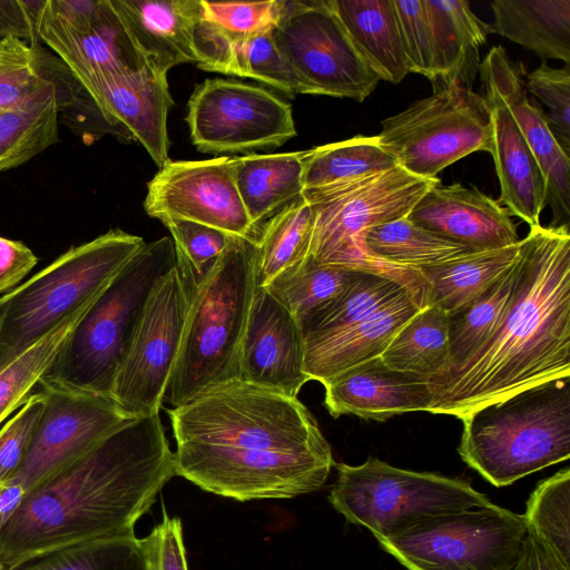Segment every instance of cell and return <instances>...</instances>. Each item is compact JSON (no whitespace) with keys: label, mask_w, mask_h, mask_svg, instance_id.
<instances>
[{"label":"cell","mask_w":570,"mask_h":570,"mask_svg":"<svg viewBox=\"0 0 570 570\" xmlns=\"http://www.w3.org/2000/svg\"><path fill=\"white\" fill-rule=\"evenodd\" d=\"M176 475L237 501L291 499L323 487L335 464L297 399L234 379L167 410Z\"/></svg>","instance_id":"obj_1"},{"label":"cell","mask_w":570,"mask_h":570,"mask_svg":"<svg viewBox=\"0 0 570 570\" xmlns=\"http://www.w3.org/2000/svg\"><path fill=\"white\" fill-rule=\"evenodd\" d=\"M176 475L159 414L130 419L30 490L0 530V567L97 539L134 533Z\"/></svg>","instance_id":"obj_2"},{"label":"cell","mask_w":570,"mask_h":570,"mask_svg":"<svg viewBox=\"0 0 570 570\" xmlns=\"http://www.w3.org/2000/svg\"><path fill=\"white\" fill-rule=\"evenodd\" d=\"M570 376L569 225L530 227L505 311L463 365L426 381L429 413L463 419L534 385Z\"/></svg>","instance_id":"obj_3"},{"label":"cell","mask_w":570,"mask_h":570,"mask_svg":"<svg viewBox=\"0 0 570 570\" xmlns=\"http://www.w3.org/2000/svg\"><path fill=\"white\" fill-rule=\"evenodd\" d=\"M256 238L233 236L191 288L179 352L166 396L173 407L237 379L240 342L256 291Z\"/></svg>","instance_id":"obj_4"},{"label":"cell","mask_w":570,"mask_h":570,"mask_svg":"<svg viewBox=\"0 0 570 570\" xmlns=\"http://www.w3.org/2000/svg\"><path fill=\"white\" fill-rule=\"evenodd\" d=\"M458 452L495 487L570 456V376L482 406L463 419Z\"/></svg>","instance_id":"obj_5"},{"label":"cell","mask_w":570,"mask_h":570,"mask_svg":"<svg viewBox=\"0 0 570 570\" xmlns=\"http://www.w3.org/2000/svg\"><path fill=\"white\" fill-rule=\"evenodd\" d=\"M176 265L170 236L145 243L99 293L42 379L110 396L145 305Z\"/></svg>","instance_id":"obj_6"},{"label":"cell","mask_w":570,"mask_h":570,"mask_svg":"<svg viewBox=\"0 0 570 570\" xmlns=\"http://www.w3.org/2000/svg\"><path fill=\"white\" fill-rule=\"evenodd\" d=\"M145 243L110 229L0 296V368L98 295Z\"/></svg>","instance_id":"obj_7"},{"label":"cell","mask_w":570,"mask_h":570,"mask_svg":"<svg viewBox=\"0 0 570 570\" xmlns=\"http://www.w3.org/2000/svg\"><path fill=\"white\" fill-rule=\"evenodd\" d=\"M335 466L331 504L377 541L419 520L491 503L464 480L395 468L373 456L360 465Z\"/></svg>","instance_id":"obj_8"},{"label":"cell","mask_w":570,"mask_h":570,"mask_svg":"<svg viewBox=\"0 0 570 570\" xmlns=\"http://www.w3.org/2000/svg\"><path fill=\"white\" fill-rule=\"evenodd\" d=\"M527 538L523 514L491 502L419 520L379 542L407 570H511Z\"/></svg>","instance_id":"obj_9"},{"label":"cell","mask_w":570,"mask_h":570,"mask_svg":"<svg viewBox=\"0 0 570 570\" xmlns=\"http://www.w3.org/2000/svg\"><path fill=\"white\" fill-rule=\"evenodd\" d=\"M381 125V145L397 166L421 178H436L461 158L493 149L491 108L483 96L460 85L435 90Z\"/></svg>","instance_id":"obj_10"},{"label":"cell","mask_w":570,"mask_h":570,"mask_svg":"<svg viewBox=\"0 0 570 570\" xmlns=\"http://www.w3.org/2000/svg\"><path fill=\"white\" fill-rule=\"evenodd\" d=\"M273 37L303 94L361 102L380 81L353 46L328 0H284Z\"/></svg>","instance_id":"obj_11"},{"label":"cell","mask_w":570,"mask_h":570,"mask_svg":"<svg viewBox=\"0 0 570 570\" xmlns=\"http://www.w3.org/2000/svg\"><path fill=\"white\" fill-rule=\"evenodd\" d=\"M191 287L178 265L155 285L114 379L110 397L130 419L159 414L179 352Z\"/></svg>","instance_id":"obj_12"},{"label":"cell","mask_w":570,"mask_h":570,"mask_svg":"<svg viewBox=\"0 0 570 570\" xmlns=\"http://www.w3.org/2000/svg\"><path fill=\"white\" fill-rule=\"evenodd\" d=\"M186 122L202 153H245L281 147L297 135L291 106L258 86L222 78L198 83Z\"/></svg>","instance_id":"obj_13"},{"label":"cell","mask_w":570,"mask_h":570,"mask_svg":"<svg viewBox=\"0 0 570 570\" xmlns=\"http://www.w3.org/2000/svg\"><path fill=\"white\" fill-rule=\"evenodd\" d=\"M436 178H421L400 166L341 184L307 189L315 214L311 255L325 263L358 242L372 227L406 216Z\"/></svg>","instance_id":"obj_14"},{"label":"cell","mask_w":570,"mask_h":570,"mask_svg":"<svg viewBox=\"0 0 570 570\" xmlns=\"http://www.w3.org/2000/svg\"><path fill=\"white\" fill-rule=\"evenodd\" d=\"M43 411L27 454L10 481L28 493L130 420L110 396L41 379Z\"/></svg>","instance_id":"obj_15"},{"label":"cell","mask_w":570,"mask_h":570,"mask_svg":"<svg viewBox=\"0 0 570 570\" xmlns=\"http://www.w3.org/2000/svg\"><path fill=\"white\" fill-rule=\"evenodd\" d=\"M144 208L163 224L188 220L256 238L235 181L234 157L168 160L147 185Z\"/></svg>","instance_id":"obj_16"},{"label":"cell","mask_w":570,"mask_h":570,"mask_svg":"<svg viewBox=\"0 0 570 570\" xmlns=\"http://www.w3.org/2000/svg\"><path fill=\"white\" fill-rule=\"evenodd\" d=\"M77 81V80H76ZM125 142L138 141L161 168L169 160L168 114L174 106L167 75L149 67L77 81Z\"/></svg>","instance_id":"obj_17"},{"label":"cell","mask_w":570,"mask_h":570,"mask_svg":"<svg viewBox=\"0 0 570 570\" xmlns=\"http://www.w3.org/2000/svg\"><path fill=\"white\" fill-rule=\"evenodd\" d=\"M237 379L293 397L309 381L299 324L264 287H256L253 297L239 347Z\"/></svg>","instance_id":"obj_18"},{"label":"cell","mask_w":570,"mask_h":570,"mask_svg":"<svg viewBox=\"0 0 570 570\" xmlns=\"http://www.w3.org/2000/svg\"><path fill=\"white\" fill-rule=\"evenodd\" d=\"M479 73L483 89L505 104L541 167L547 184V205L553 215L549 226L568 224L570 156L560 147L544 112L528 98L524 66L514 62L502 46H494L481 61Z\"/></svg>","instance_id":"obj_19"},{"label":"cell","mask_w":570,"mask_h":570,"mask_svg":"<svg viewBox=\"0 0 570 570\" xmlns=\"http://www.w3.org/2000/svg\"><path fill=\"white\" fill-rule=\"evenodd\" d=\"M407 218L473 252L508 247L520 242L517 225L499 200L460 183L432 186Z\"/></svg>","instance_id":"obj_20"},{"label":"cell","mask_w":570,"mask_h":570,"mask_svg":"<svg viewBox=\"0 0 570 570\" xmlns=\"http://www.w3.org/2000/svg\"><path fill=\"white\" fill-rule=\"evenodd\" d=\"M37 33L40 42L62 61L77 81L147 67L110 0H102L94 22L82 28H72L56 20L43 11L42 6Z\"/></svg>","instance_id":"obj_21"},{"label":"cell","mask_w":570,"mask_h":570,"mask_svg":"<svg viewBox=\"0 0 570 570\" xmlns=\"http://www.w3.org/2000/svg\"><path fill=\"white\" fill-rule=\"evenodd\" d=\"M132 46L157 72L200 62L196 41L199 0H110Z\"/></svg>","instance_id":"obj_22"},{"label":"cell","mask_w":570,"mask_h":570,"mask_svg":"<svg viewBox=\"0 0 570 570\" xmlns=\"http://www.w3.org/2000/svg\"><path fill=\"white\" fill-rule=\"evenodd\" d=\"M324 404L333 417L353 414L386 421L407 412H429L428 383L387 366L381 356L351 367L323 384Z\"/></svg>","instance_id":"obj_23"},{"label":"cell","mask_w":570,"mask_h":570,"mask_svg":"<svg viewBox=\"0 0 570 570\" xmlns=\"http://www.w3.org/2000/svg\"><path fill=\"white\" fill-rule=\"evenodd\" d=\"M484 90L493 124L492 157L500 183V204L530 227L539 226L547 206V184L541 167L505 104Z\"/></svg>","instance_id":"obj_24"},{"label":"cell","mask_w":570,"mask_h":570,"mask_svg":"<svg viewBox=\"0 0 570 570\" xmlns=\"http://www.w3.org/2000/svg\"><path fill=\"white\" fill-rule=\"evenodd\" d=\"M419 311L407 294L354 326L304 344L309 381L326 383L342 372L382 355L399 330Z\"/></svg>","instance_id":"obj_25"},{"label":"cell","mask_w":570,"mask_h":570,"mask_svg":"<svg viewBox=\"0 0 570 570\" xmlns=\"http://www.w3.org/2000/svg\"><path fill=\"white\" fill-rule=\"evenodd\" d=\"M433 47L435 90L460 85L472 89L479 73L480 49L492 33L465 0H423Z\"/></svg>","instance_id":"obj_26"},{"label":"cell","mask_w":570,"mask_h":570,"mask_svg":"<svg viewBox=\"0 0 570 570\" xmlns=\"http://www.w3.org/2000/svg\"><path fill=\"white\" fill-rule=\"evenodd\" d=\"M73 82L68 68L41 42L0 39V110L23 108L55 94L63 106Z\"/></svg>","instance_id":"obj_27"},{"label":"cell","mask_w":570,"mask_h":570,"mask_svg":"<svg viewBox=\"0 0 570 570\" xmlns=\"http://www.w3.org/2000/svg\"><path fill=\"white\" fill-rule=\"evenodd\" d=\"M353 46L380 80L409 73L393 0H328Z\"/></svg>","instance_id":"obj_28"},{"label":"cell","mask_w":570,"mask_h":570,"mask_svg":"<svg viewBox=\"0 0 570 570\" xmlns=\"http://www.w3.org/2000/svg\"><path fill=\"white\" fill-rule=\"evenodd\" d=\"M308 150L234 157L235 181L256 228L298 198Z\"/></svg>","instance_id":"obj_29"},{"label":"cell","mask_w":570,"mask_h":570,"mask_svg":"<svg viewBox=\"0 0 570 570\" xmlns=\"http://www.w3.org/2000/svg\"><path fill=\"white\" fill-rule=\"evenodd\" d=\"M492 33L533 51L542 62L570 63V0H493Z\"/></svg>","instance_id":"obj_30"},{"label":"cell","mask_w":570,"mask_h":570,"mask_svg":"<svg viewBox=\"0 0 570 570\" xmlns=\"http://www.w3.org/2000/svg\"><path fill=\"white\" fill-rule=\"evenodd\" d=\"M197 67L205 71L252 78L293 97L303 94L293 69L278 49L273 31L234 40H196Z\"/></svg>","instance_id":"obj_31"},{"label":"cell","mask_w":570,"mask_h":570,"mask_svg":"<svg viewBox=\"0 0 570 570\" xmlns=\"http://www.w3.org/2000/svg\"><path fill=\"white\" fill-rule=\"evenodd\" d=\"M520 246L521 239L508 247L471 252L439 265L420 268L429 284V305H436L450 313L469 303L515 263Z\"/></svg>","instance_id":"obj_32"},{"label":"cell","mask_w":570,"mask_h":570,"mask_svg":"<svg viewBox=\"0 0 570 570\" xmlns=\"http://www.w3.org/2000/svg\"><path fill=\"white\" fill-rule=\"evenodd\" d=\"M393 370L425 382L450 362L448 314L436 305L419 309L394 335L381 355Z\"/></svg>","instance_id":"obj_33"},{"label":"cell","mask_w":570,"mask_h":570,"mask_svg":"<svg viewBox=\"0 0 570 570\" xmlns=\"http://www.w3.org/2000/svg\"><path fill=\"white\" fill-rule=\"evenodd\" d=\"M314 222V209L301 195L265 223L259 237H256L257 287H266L311 254Z\"/></svg>","instance_id":"obj_34"},{"label":"cell","mask_w":570,"mask_h":570,"mask_svg":"<svg viewBox=\"0 0 570 570\" xmlns=\"http://www.w3.org/2000/svg\"><path fill=\"white\" fill-rule=\"evenodd\" d=\"M360 274V271L348 267L320 263L309 254L264 288L293 314L302 327L332 304Z\"/></svg>","instance_id":"obj_35"},{"label":"cell","mask_w":570,"mask_h":570,"mask_svg":"<svg viewBox=\"0 0 570 570\" xmlns=\"http://www.w3.org/2000/svg\"><path fill=\"white\" fill-rule=\"evenodd\" d=\"M514 273L515 263L479 296L446 313L450 362L445 371L432 379L459 368L490 338L509 302Z\"/></svg>","instance_id":"obj_36"},{"label":"cell","mask_w":570,"mask_h":570,"mask_svg":"<svg viewBox=\"0 0 570 570\" xmlns=\"http://www.w3.org/2000/svg\"><path fill=\"white\" fill-rule=\"evenodd\" d=\"M396 166L377 135H358L308 149L303 170V190L341 184Z\"/></svg>","instance_id":"obj_37"},{"label":"cell","mask_w":570,"mask_h":570,"mask_svg":"<svg viewBox=\"0 0 570 570\" xmlns=\"http://www.w3.org/2000/svg\"><path fill=\"white\" fill-rule=\"evenodd\" d=\"M362 244L370 254L379 258L419 269L473 252L417 226L407 215L370 228L363 235Z\"/></svg>","instance_id":"obj_38"},{"label":"cell","mask_w":570,"mask_h":570,"mask_svg":"<svg viewBox=\"0 0 570 570\" xmlns=\"http://www.w3.org/2000/svg\"><path fill=\"white\" fill-rule=\"evenodd\" d=\"M98 295L83 303L50 332L0 368V424L22 405L31 390L47 374Z\"/></svg>","instance_id":"obj_39"},{"label":"cell","mask_w":570,"mask_h":570,"mask_svg":"<svg viewBox=\"0 0 570 570\" xmlns=\"http://www.w3.org/2000/svg\"><path fill=\"white\" fill-rule=\"evenodd\" d=\"M403 294L407 293L396 283L361 272L332 304L301 327L304 344L326 338L358 324Z\"/></svg>","instance_id":"obj_40"},{"label":"cell","mask_w":570,"mask_h":570,"mask_svg":"<svg viewBox=\"0 0 570 570\" xmlns=\"http://www.w3.org/2000/svg\"><path fill=\"white\" fill-rule=\"evenodd\" d=\"M58 95L23 108L0 110V173L18 167L58 141Z\"/></svg>","instance_id":"obj_41"},{"label":"cell","mask_w":570,"mask_h":570,"mask_svg":"<svg viewBox=\"0 0 570 570\" xmlns=\"http://www.w3.org/2000/svg\"><path fill=\"white\" fill-rule=\"evenodd\" d=\"M11 570H147L134 533L97 539L32 558Z\"/></svg>","instance_id":"obj_42"},{"label":"cell","mask_w":570,"mask_h":570,"mask_svg":"<svg viewBox=\"0 0 570 570\" xmlns=\"http://www.w3.org/2000/svg\"><path fill=\"white\" fill-rule=\"evenodd\" d=\"M533 533L563 564L570 567V469L540 481L523 514Z\"/></svg>","instance_id":"obj_43"},{"label":"cell","mask_w":570,"mask_h":570,"mask_svg":"<svg viewBox=\"0 0 570 570\" xmlns=\"http://www.w3.org/2000/svg\"><path fill=\"white\" fill-rule=\"evenodd\" d=\"M284 0L210 2L199 0L196 40H234L273 31Z\"/></svg>","instance_id":"obj_44"},{"label":"cell","mask_w":570,"mask_h":570,"mask_svg":"<svg viewBox=\"0 0 570 570\" xmlns=\"http://www.w3.org/2000/svg\"><path fill=\"white\" fill-rule=\"evenodd\" d=\"M175 245L177 265L193 288L214 266L232 239L216 228L188 222L164 223Z\"/></svg>","instance_id":"obj_45"},{"label":"cell","mask_w":570,"mask_h":570,"mask_svg":"<svg viewBox=\"0 0 570 570\" xmlns=\"http://www.w3.org/2000/svg\"><path fill=\"white\" fill-rule=\"evenodd\" d=\"M527 92L539 98L549 109L548 125L562 150L570 153V69L552 68L542 62L525 76Z\"/></svg>","instance_id":"obj_46"},{"label":"cell","mask_w":570,"mask_h":570,"mask_svg":"<svg viewBox=\"0 0 570 570\" xmlns=\"http://www.w3.org/2000/svg\"><path fill=\"white\" fill-rule=\"evenodd\" d=\"M409 72L433 80V47L423 0H393Z\"/></svg>","instance_id":"obj_47"},{"label":"cell","mask_w":570,"mask_h":570,"mask_svg":"<svg viewBox=\"0 0 570 570\" xmlns=\"http://www.w3.org/2000/svg\"><path fill=\"white\" fill-rule=\"evenodd\" d=\"M43 395L30 393L18 412L0 430V482L20 468L43 411Z\"/></svg>","instance_id":"obj_48"},{"label":"cell","mask_w":570,"mask_h":570,"mask_svg":"<svg viewBox=\"0 0 570 570\" xmlns=\"http://www.w3.org/2000/svg\"><path fill=\"white\" fill-rule=\"evenodd\" d=\"M140 540L147 570H188L179 518L163 509L161 521Z\"/></svg>","instance_id":"obj_49"},{"label":"cell","mask_w":570,"mask_h":570,"mask_svg":"<svg viewBox=\"0 0 570 570\" xmlns=\"http://www.w3.org/2000/svg\"><path fill=\"white\" fill-rule=\"evenodd\" d=\"M45 0H0V39L16 37L40 42L38 18Z\"/></svg>","instance_id":"obj_50"},{"label":"cell","mask_w":570,"mask_h":570,"mask_svg":"<svg viewBox=\"0 0 570 570\" xmlns=\"http://www.w3.org/2000/svg\"><path fill=\"white\" fill-rule=\"evenodd\" d=\"M37 263V256L23 243L0 236V294L12 291Z\"/></svg>","instance_id":"obj_51"},{"label":"cell","mask_w":570,"mask_h":570,"mask_svg":"<svg viewBox=\"0 0 570 570\" xmlns=\"http://www.w3.org/2000/svg\"><path fill=\"white\" fill-rule=\"evenodd\" d=\"M511 570H570L533 533L528 538Z\"/></svg>","instance_id":"obj_52"},{"label":"cell","mask_w":570,"mask_h":570,"mask_svg":"<svg viewBox=\"0 0 570 570\" xmlns=\"http://www.w3.org/2000/svg\"><path fill=\"white\" fill-rule=\"evenodd\" d=\"M23 487L10 480L0 482V530L13 517L24 500Z\"/></svg>","instance_id":"obj_53"},{"label":"cell","mask_w":570,"mask_h":570,"mask_svg":"<svg viewBox=\"0 0 570 570\" xmlns=\"http://www.w3.org/2000/svg\"><path fill=\"white\" fill-rule=\"evenodd\" d=\"M0 570H3V569L0 567Z\"/></svg>","instance_id":"obj_54"}]
</instances>
